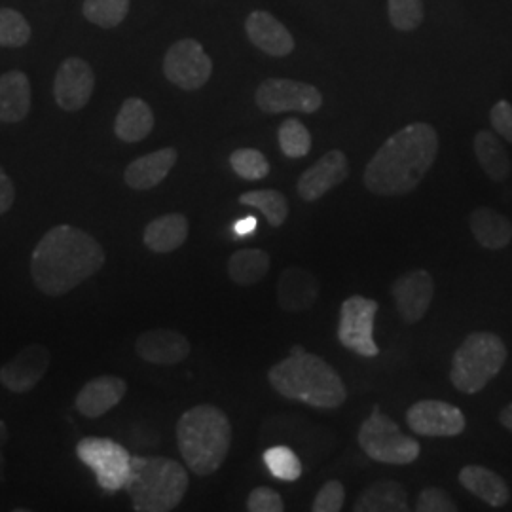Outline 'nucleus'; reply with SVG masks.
<instances>
[{"mask_svg":"<svg viewBox=\"0 0 512 512\" xmlns=\"http://www.w3.org/2000/svg\"><path fill=\"white\" fill-rule=\"evenodd\" d=\"M439 154L433 126L414 122L385 141L366 164V188L376 196H404L420 186Z\"/></svg>","mask_w":512,"mask_h":512,"instance_id":"nucleus-1","label":"nucleus"},{"mask_svg":"<svg viewBox=\"0 0 512 512\" xmlns=\"http://www.w3.org/2000/svg\"><path fill=\"white\" fill-rule=\"evenodd\" d=\"M105 264V251L88 232L69 224L44 234L31 255L33 281L48 296L71 293L97 274Z\"/></svg>","mask_w":512,"mask_h":512,"instance_id":"nucleus-2","label":"nucleus"},{"mask_svg":"<svg viewBox=\"0 0 512 512\" xmlns=\"http://www.w3.org/2000/svg\"><path fill=\"white\" fill-rule=\"evenodd\" d=\"M268 380L281 397L321 410L340 408L348 399L340 374L302 346H293L287 359L272 366Z\"/></svg>","mask_w":512,"mask_h":512,"instance_id":"nucleus-3","label":"nucleus"},{"mask_svg":"<svg viewBox=\"0 0 512 512\" xmlns=\"http://www.w3.org/2000/svg\"><path fill=\"white\" fill-rule=\"evenodd\" d=\"M177 442L188 469L198 476L217 473L230 452L232 425L213 404L186 410L177 423Z\"/></svg>","mask_w":512,"mask_h":512,"instance_id":"nucleus-4","label":"nucleus"},{"mask_svg":"<svg viewBox=\"0 0 512 512\" xmlns=\"http://www.w3.org/2000/svg\"><path fill=\"white\" fill-rule=\"evenodd\" d=\"M188 475L175 459L133 458L126 492L137 512H167L181 505Z\"/></svg>","mask_w":512,"mask_h":512,"instance_id":"nucleus-5","label":"nucleus"},{"mask_svg":"<svg viewBox=\"0 0 512 512\" xmlns=\"http://www.w3.org/2000/svg\"><path fill=\"white\" fill-rule=\"evenodd\" d=\"M507 346L494 332L469 334L454 353L450 380L465 395H476L507 363Z\"/></svg>","mask_w":512,"mask_h":512,"instance_id":"nucleus-6","label":"nucleus"},{"mask_svg":"<svg viewBox=\"0 0 512 512\" xmlns=\"http://www.w3.org/2000/svg\"><path fill=\"white\" fill-rule=\"evenodd\" d=\"M357 442L366 456L389 465H408L420 458V442L406 437L401 427L376 406L361 423Z\"/></svg>","mask_w":512,"mask_h":512,"instance_id":"nucleus-7","label":"nucleus"},{"mask_svg":"<svg viewBox=\"0 0 512 512\" xmlns=\"http://www.w3.org/2000/svg\"><path fill=\"white\" fill-rule=\"evenodd\" d=\"M76 456L97 476V484L114 494L122 490L131 473V456L124 446L110 439H82L76 444Z\"/></svg>","mask_w":512,"mask_h":512,"instance_id":"nucleus-8","label":"nucleus"},{"mask_svg":"<svg viewBox=\"0 0 512 512\" xmlns=\"http://www.w3.org/2000/svg\"><path fill=\"white\" fill-rule=\"evenodd\" d=\"M380 304L372 298L353 294L340 308L338 340L344 348L361 357H378L380 348L374 342V319Z\"/></svg>","mask_w":512,"mask_h":512,"instance_id":"nucleus-9","label":"nucleus"},{"mask_svg":"<svg viewBox=\"0 0 512 512\" xmlns=\"http://www.w3.org/2000/svg\"><path fill=\"white\" fill-rule=\"evenodd\" d=\"M256 107L266 114L281 112H304L311 114L323 107L321 92L298 80L268 78L256 90Z\"/></svg>","mask_w":512,"mask_h":512,"instance_id":"nucleus-10","label":"nucleus"},{"mask_svg":"<svg viewBox=\"0 0 512 512\" xmlns=\"http://www.w3.org/2000/svg\"><path fill=\"white\" fill-rule=\"evenodd\" d=\"M164 74L171 84L184 92H196L213 74V61L194 38L175 42L164 57Z\"/></svg>","mask_w":512,"mask_h":512,"instance_id":"nucleus-11","label":"nucleus"},{"mask_svg":"<svg viewBox=\"0 0 512 512\" xmlns=\"http://www.w3.org/2000/svg\"><path fill=\"white\" fill-rule=\"evenodd\" d=\"M406 421L421 437H458L467 427V420L458 406L437 399L412 404L406 412Z\"/></svg>","mask_w":512,"mask_h":512,"instance_id":"nucleus-12","label":"nucleus"},{"mask_svg":"<svg viewBox=\"0 0 512 512\" xmlns=\"http://www.w3.org/2000/svg\"><path fill=\"white\" fill-rule=\"evenodd\" d=\"M95 88V74L88 61L80 57L65 59L54 80V99L59 109L78 112L92 99Z\"/></svg>","mask_w":512,"mask_h":512,"instance_id":"nucleus-13","label":"nucleus"},{"mask_svg":"<svg viewBox=\"0 0 512 512\" xmlns=\"http://www.w3.org/2000/svg\"><path fill=\"white\" fill-rule=\"evenodd\" d=\"M48 366L50 349L42 344H31L0 366V384L12 393H29L46 376Z\"/></svg>","mask_w":512,"mask_h":512,"instance_id":"nucleus-14","label":"nucleus"},{"mask_svg":"<svg viewBox=\"0 0 512 512\" xmlns=\"http://www.w3.org/2000/svg\"><path fill=\"white\" fill-rule=\"evenodd\" d=\"M348 177V156L342 150H330L300 175L296 190L304 202H317Z\"/></svg>","mask_w":512,"mask_h":512,"instance_id":"nucleus-15","label":"nucleus"},{"mask_svg":"<svg viewBox=\"0 0 512 512\" xmlns=\"http://www.w3.org/2000/svg\"><path fill=\"white\" fill-rule=\"evenodd\" d=\"M391 293L395 298L397 311L404 321L410 325L420 323L433 302V294H435L433 275L425 270L408 272L397 277Z\"/></svg>","mask_w":512,"mask_h":512,"instance_id":"nucleus-16","label":"nucleus"},{"mask_svg":"<svg viewBox=\"0 0 512 512\" xmlns=\"http://www.w3.org/2000/svg\"><path fill=\"white\" fill-rule=\"evenodd\" d=\"M135 351L150 365L175 366L190 355V342L177 330L154 329L137 338Z\"/></svg>","mask_w":512,"mask_h":512,"instance_id":"nucleus-17","label":"nucleus"},{"mask_svg":"<svg viewBox=\"0 0 512 512\" xmlns=\"http://www.w3.org/2000/svg\"><path fill=\"white\" fill-rule=\"evenodd\" d=\"M126 391H128L126 380L118 376H99L90 380L88 384H84V387L78 391L74 406L82 416L95 420L105 416L116 404H120Z\"/></svg>","mask_w":512,"mask_h":512,"instance_id":"nucleus-18","label":"nucleus"},{"mask_svg":"<svg viewBox=\"0 0 512 512\" xmlns=\"http://www.w3.org/2000/svg\"><path fill=\"white\" fill-rule=\"evenodd\" d=\"M319 298V281L300 266L285 268L277 281V304L285 311H306Z\"/></svg>","mask_w":512,"mask_h":512,"instance_id":"nucleus-19","label":"nucleus"},{"mask_svg":"<svg viewBox=\"0 0 512 512\" xmlns=\"http://www.w3.org/2000/svg\"><path fill=\"white\" fill-rule=\"evenodd\" d=\"M247 37L258 50L274 57H285L294 50V38L291 31L272 14L264 10H255L245 21Z\"/></svg>","mask_w":512,"mask_h":512,"instance_id":"nucleus-20","label":"nucleus"},{"mask_svg":"<svg viewBox=\"0 0 512 512\" xmlns=\"http://www.w3.org/2000/svg\"><path fill=\"white\" fill-rule=\"evenodd\" d=\"M177 158L179 152L175 148H162L147 156H141L126 167L124 181L133 190L156 188L175 167Z\"/></svg>","mask_w":512,"mask_h":512,"instance_id":"nucleus-21","label":"nucleus"},{"mask_svg":"<svg viewBox=\"0 0 512 512\" xmlns=\"http://www.w3.org/2000/svg\"><path fill=\"white\" fill-rule=\"evenodd\" d=\"M459 484L486 505L499 509L509 503L511 490L501 476L482 465H467L459 471Z\"/></svg>","mask_w":512,"mask_h":512,"instance_id":"nucleus-22","label":"nucleus"},{"mask_svg":"<svg viewBox=\"0 0 512 512\" xmlns=\"http://www.w3.org/2000/svg\"><path fill=\"white\" fill-rule=\"evenodd\" d=\"M31 110V82L21 71L0 76V122L18 124Z\"/></svg>","mask_w":512,"mask_h":512,"instance_id":"nucleus-23","label":"nucleus"},{"mask_svg":"<svg viewBox=\"0 0 512 512\" xmlns=\"http://www.w3.org/2000/svg\"><path fill=\"white\" fill-rule=\"evenodd\" d=\"M154 129V114L147 101L139 97H128L114 122V133L124 143H139L147 139Z\"/></svg>","mask_w":512,"mask_h":512,"instance_id":"nucleus-24","label":"nucleus"},{"mask_svg":"<svg viewBox=\"0 0 512 512\" xmlns=\"http://www.w3.org/2000/svg\"><path fill=\"white\" fill-rule=\"evenodd\" d=\"M188 238V220L181 213H169L152 220L145 228L143 241L152 253H173Z\"/></svg>","mask_w":512,"mask_h":512,"instance_id":"nucleus-25","label":"nucleus"},{"mask_svg":"<svg viewBox=\"0 0 512 512\" xmlns=\"http://www.w3.org/2000/svg\"><path fill=\"white\" fill-rule=\"evenodd\" d=\"M469 226L476 241L484 249L499 251V249H505L512 241L511 220L490 207L475 209L469 217Z\"/></svg>","mask_w":512,"mask_h":512,"instance_id":"nucleus-26","label":"nucleus"},{"mask_svg":"<svg viewBox=\"0 0 512 512\" xmlns=\"http://www.w3.org/2000/svg\"><path fill=\"white\" fill-rule=\"evenodd\" d=\"M355 512H406L408 492L401 482L395 480H380L368 486L363 494L355 501Z\"/></svg>","mask_w":512,"mask_h":512,"instance_id":"nucleus-27","label":"nucleus"},{"mask_svg":"<svg viewBox=\"0 0 512 512\" xmlns=\"http://www.w3.org/2000/svg\"><path fill=\"white\" fill-rule=\"evenodd\" d=\"M476 160L484 173L494 181L503 183L511 175V158L499 137L492 131H478L475 135Z\"/></svg>","mask_w":512,"mask_h":512,"instance_id":"nucleus-28","label":"nucleus"},{"mask_svg":"<svg viewBox=\"0 0 512 512\" xmlns=\"http://www.w3.org/2000/svg\"><path fill=\"white\" fill-rule=\"evenodd\" d=\"M272 258L262 249H239L228 260V275L230 279L241 285L249 287L262 281L270 272Z\"/></svg>","mask_w":512,"mask_h":512,"instance_id":"nucleus-29","label":"nucleus"},{"mask_svg":"<svg viewBox=\"0 0 512 512\" xmlns=\"http://www.w3.org/2000/svg\"><path fill=\"white\" fill-rule=\"evenodd\" d=\"M241 205H249L258 209L272 228H279L289 217L287 198L277 190H251L239 196Z\"/></svg>","mask_w":512,"mask_h":512,"instance_id":"nucleus-30","label":"nucleus"},{"mask_svg":"<svg viewBox=\"0 0 512 512\" xmlns=\"http://www.w3.org/2000/svg\"><path fill=\"white\" fill-rule=\"evenodd\" d=\"M131 0H84V18L101 29H114L128 16Z\"/></svg>","mask_w":512,"mask_h":512,"instance_id":"nucleus-31","label":"nucleus"},{"mask_svg":"<svg viewBox=\"0 0 512 512\" xmlns=\"http://www.w3.org/2000/svg\"><path fill=\"white\" fill-rule=\"evenodd\" d=\"M262 461L272 476L283 482H294L302 476V463L289 446H272L262 454Z\"/></svg>","mask_w":512,"mask_h":512,"instance_id":"nucleus-32","label":"nucleus"},{"mask_svg":"<svg viewBox=\"0 0 512 512\" xmlns=\"http://www.w3.org/2000/svg\"><path fill=\"white\" fill-rule=\"evenodd\" d=\"M277 139L287 158H304L311 150L310 131L296 118H289L279 126Z\"/></svg>","mask_w":512,"mask_h":512,"instance_id":"nucleus-33","label":"nucleus"},{"mask_svg":"<svg viewBox=\"0 0 512 512\" xmlns=\"http://www.w3.org/2000/svg\"><path fill=\"white\" fill-rule=\"evenodd\" d=\"M230 165L234 173L245 181H262L270 175L268 158L255 148H239L230 154Z\"/></svg>","mask_w":512,"mask_h":512,"instance_id":"nucleus-34","label":"nucleus"},{"mask_svg":"<svg viewBox=\"0 0 512 512\" xmlns=\"http://www.w3.org/2000/svg\"><path fill=\"white\" fill-rule=\"evenodd\" d=\"M31 40V25L14 8H0V46L21 48Z\"/></svg>","mask_w":512,"mask_h":512,"instance_id":"nucleus-35","label":"nucleus"},{"mask_svg":"<svg viewBox=\"0 0 512 512\" xmlns=\"http://www.w3.org/2000/svg\"><path fill=\"white\" fill-rule=\"evenodd\" d=\"M391 25L399 31H414L423 21V0H387Z\"/></svg>","mask_w":512,"mask_h":512,"instance_id":"nucleus-36","label":"nucleus"},{"mask_svg":"<svg viewBox=\"0 0 512 512\" xmlns=\"http://www.w3.org/2000/svg\"><path fill=\"white\" fill-rule=\"evenodd\" d=\"M346 501V488L340 480H329L321 486V490L315 495L311 511L313 512H338L342 511Z\"/></svg>","mask_w":512,"mask_h":512,"instance_id":"nucleus-37","label":"nucleus"},{"mask_svg":"<svg viewBox=\"0 0 512 512\" xmlns=\"http://www.w3.org/2000/svg\"><path fill=\"white\" fill-rule=\"evenodd\" d=\"M418 512H456L458 505L452 501V497L440 488H425L421 490L416 501Z\"/></svg>","mask_w":512,"mask_h":512,"instance_id":"nucleus-38","label":"nucleus"},{"mask_svg":"<svg viewBox=\"0 0 512 512\" xmlns=\"http://www.w3.org/2000/svg\"><path fill=\"white\" fill-rule=\"evenodd\" d=\"M247 511L283 512L285 503H283L281 495L272 488H255L247 497Z\"/></svg>","mask_w":512,"mask_h":512,"instance_id":"nucleus-39","label":"nucleus"},{"mask_svg":"<svg viewBox=\"0 0 512 512\" xmlns=\"http://www.w3.org/2000/svg\"><path fill=\"white\" fill-rule=\"evenodd\" d=\"M490 122L499 137L512 143V105L509 101L501 99L495 103L490 110Z\"/></svg>","mask_w":512,"mask_h":512,"instance_id":"nucleus-40","label":"nucleus"},{"mask_svg":"<svg viewBox=\"0 0 512 512\" xmlns=\"http://www.w3.org/2000/svg\"><path fill=\"white\" fill-rule=\"evenodd\" d=\"M14 202H16V188L12 179L8 177V173L4 171V167L0 165V215L8 213Z\"/></svg>","mask_w":512,"mask_h":512,"instance_id":"nucleus-41","label":"nucleus"},{"mask_svg":"<svg viewBox=\"0 0 512 512\" xmlns=\"http://www.w3.org/2000/svg\"><path fill=\"white\" fill-rule=\"evenodd\" d=\"M256 228H258V220L253 215H247V217H243V219H239L236 224H234V232H236V236H251L253 232H256Z\"/></svg>","mask_w":512,"mask_h":512,"instance_id":"nucleus-42","label":"nucleus"},{"mask_svg":"<svg viewBox=\"0 0 512 512\" xmlns=\"http://www.w3.org/2000/svg\"><path fill=\"white\" fill-rule=\"evenodd\" d=\"M8 437H10L8 425L0 420V478H2V473H4V454H2V448L8 442Z\"/></svg>","mask_w":512,"mask_h":512,"instance_id":"nucleus-43","label":"nucleus"},{"mask_svg":"<svg viewBox=\"0 0 512 512\" xmlns=\"http://www.w3.org/2000/svg\"><path fill=\"white\" fill-rule=\"evenodd\" d=\"M499 421H501V425H503L505 429H509L512 433V403L507 404V406L501 410Z\"/></svg>","mask_w":512,"mask_h":512,"instance_id":"nucleus-44","label":"nucleus"}]
</instances>
